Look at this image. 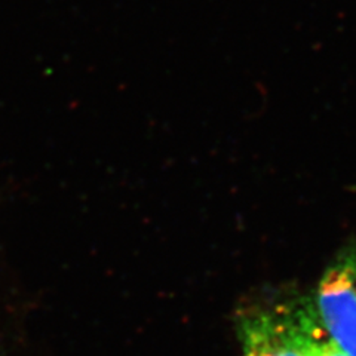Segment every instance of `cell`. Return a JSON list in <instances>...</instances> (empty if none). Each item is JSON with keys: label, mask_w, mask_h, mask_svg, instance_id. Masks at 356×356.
<instances>
[{"label": "cell", "mask_w": 356, "mask_h": 356, "mask_svg": "<svg viewBox=\"0 0 356 356\" xmlns=\"http://www.w3.org/2000/svg\"><path fill=\"white\" fill-rule=\"evenodd\" d=\"M314 307L328 337L356 356V245L340 251L322 275Z\"/></svg>", "instance_id": "6da1fadb"}, {"label": "cell", "mask_w": 356, "mask_h": 356, "mask_svg": "<svg viewBox=\"0 0 356 356\" xmlns=\"http://www.w3.org/2000/svg\"><path fill=\"white\" fill-rule=\"evenodd\" d=\"M300 298L252 307L239 316V356H306L298 321Z\"/></svg>", "instance_id": "7a4b0ae2"}, {"label": "cell", "mask_w": 356, "mask_h": 356, "mask_svg": "<svg viewBox=\"0 0 356 356\" xmlns=\"http://www.w3.org/2000/svg\"><path fill=\"white\" fill-rule=\"evenodd\" d=\"M298 321L306 356H348L322 328L314 302L300 298Z\"/></svg>", "instance_id": "3957f363"}]
</instances>
